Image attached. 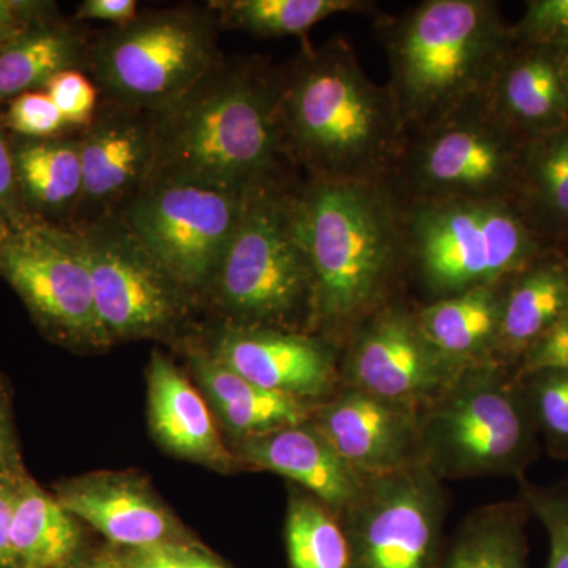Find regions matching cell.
<instances>
[{
  "label": "cell",
  "instance_id": "cell-1",
  "mask_svg": "<svg viewBox=\"0 0 568 568\" xmlns=\"http://www.w3.org/2000/svg\"><path fill=\"white\" fill-rule=\"evenodd\" d=\"M283 148L305 178L390 183L407 141L387 84H377L343 36L305 41L280 67Z\"/></svg>",
  "mask_w": 568,
  "mask_h": 568
},
{
  "label": "cell",
  "instance_id": "cell-2",
  "mask_svg": "<svg viewBox=\"0 0 568 568\" xmlns=\"http://www.w3.org/2000/svg\"><path fill=\"white\" fill-rule=\"evenodd\" d=\"M151 179H185L248 193L294 178L280 125V67L263 55L220 59L155 112Z\"/></svg>",
  "mask_w": 568,
  "mask_h": 568
},
{
  "label": "cell",
  "instance_id": "cell-3",
  "mask_svg": "<svg viewBox=\"0 0 568 568\" xmlns=\"http://www.w3.org/2000/svg\"><path fill=\"white\" fill-rule=\"evenodd\" d=\"M295 205L315 275L312 334L342 349L366 317L406 295L403 203L390 183L305 178Z\"/></svg>",
  "mask_w": 568,
  "mask_h": 568
},
{
  "label": "cell",
  "instance_id": "cell-4",
  "mask_svg": "<svg viewBox=\"0 0 568 568\" xmlns=\"http://www.w3.org/2000/svg\"><path fill=\"white\" fill-rule=\"evenodd\" d=\"M373 29L407 134L487 99L514 48L496 0H424L398 14L377 10Z\"/></svg>",
  "mask_w": 568,
  "mask_h": 568
},
{
  "label": "cell",
  "instance_id": "cell-5",
  "mask_svg": "<svg viewBox=\"0 0 568 568\" xmlns=\"http://www.w3.org/2000/svg\"><path fill=\"white\" fill-rule=\"evenodd\" d=\"M298 181L294 175L245 194L207 293L226 324L312 334L315 275L298 227Z\"/></svg>",
  "mask_w": 568,
  "mask_h": 568
},
{
  "label": "cell",
  "instance_id": "cell-6",
  "mask_svg": "<svg viewBox=\"0 0 568 568\" xmlns=\"http://www.w3.org/2000/svg\"><path fill=\"white\" fill-rule=\"evenodd\" d=\"M402 203L405 293L416 305L506 280L548 250L508 201Z\"/></svg>",
  "mask_w": 568,
  "mask_h": 568
},
{
  "label": "cell",
  "instance_id": "cell-7",
  "mask_svg": "<svg viewBox=\"0 0 568 568\" xmlns=\"http://www.w3.org/2000/svg\"><path fill=\"white\" fill-rule=\"evenodd\" d=\"M541 443L514 369L480 364L462 369L420 409V465L444 480L526 478Z\"/></svg>",
  "mask_w": 568,
  "mask_h": 568
},
{
  "label": "cell",
  "instance_id": "cell-8",
  "mask_svg": "<svg viewBox=\"0 0 568 568\" xmlns=\"http://www.w3.org/2000/svg\"><path fill=\"white\" fill-rule=\"evenodd\" d=\"M219 32L209 7L148 10L91 37L88 70L106 102L159 112L222 59Z\"/></svg>",
  "mask_w": 568,
  "mask_h": 568
},
{
  "label": "cell",
  "instance_id": "cell-9",
  "mask_svg": "<svg viewBox=\"0 0 568 568\" xmlns=\"http://www.w3.org/2000/svg\"><path fill=\"white\" fill-rule=\"evenodd\" d=\"M529 140L504 125L487 99L407 134L390 186L405 203L514 200Z\"/></svg>",
  "mask_w": 568,
  "mask_h": 568
},
{
  "label": "cell",
  "instance_id": "cell-10",
  "mask_svg": "<svg viewBox=\"0 0 568 568\" xmlns=\"http://www.w3.org/2000/svg\"><path fill=\"white\" fill-rule=\"evenodd\" d=\"M245 194L185 179H153L118 215L193 298L209 293Z\"/></svg>",
  "mask_w": 568,
  "mask_h": 568
},
{
  "label": "cell",
  "instance_id": "cell-11",
  "mask_svg": "<svg viewBox=\"0 0 568 568\" xmlns=\"http://www.w3.org/2000/svg\"><path fill=\"white\" fill-rule=\"evenodd\" d=\"M0 276L51 342L74 351L112 345L97 313L91 271L77 231L43 222L18 227L0 253Z\"/></svg>",
  "mask_w": 568,
  "mask_h": 568
},
{
  "label": "cell",
  "instance_id": "cell-12",
  "mask_svg": "<svg viewBox=\"0 0 568 568\" xmlns=\"http://www.w3.org/2000/svg\"><path fill=\"white\" fill-rule=\"evenodd\" d=\"M446 514L443 481L425 466L365 478L338 517L353 568H437Z\"/></svg>",
  "mask_w": 568,
  "mask_h": 568
},
{
  "label": "cell",
  "instance_id": "cell-13",
  "mask_svg": "<svg viewBox=\"0 0 568 568\" xmlns=\"http://www.w3.org/2000/svg\"><path fill=\"white\" fill-rule=\"evenodd\" d=\"M71 230L80 235L97 313L111 343L156 338L178 327L192 295L168 274L121 216Z\"/></svg>",
  "mask_w": 568,
  "mask_h": 568
},
{
  "label": "cell",
  "instance_id": "cell-14",
  "mask_svg": "<svg viewBox=\"0 0 568 568\" xmlns=\"http://www.w3.org/2000/svg\"><path fill=\"white\" fill-rule=\"evenodd\" d=\"M459 372L429 342L407 295L366 317L339 349L342 386L418 409L443 394Z\"/></svg>",
  "mask_w": 568,
  "mask_h": 568
},
{
  "label": "cell",
  "instance_id": "cell-15",
  "mask_svg": "<svg viewBox=\"0 0 568 568\" xmlns=\"http://www.w3.org/2000/svg\"><path fill=\"white\" fill-rule=\"evenodd\" d=\"M78 138L82 190L67 227L118 215L149 182L155 164V112L103 100Z\"/></svg>",
  "mask_w": 568,
  "mask_h": 568
},
{
  "label": "cell",
  "instance_id": "cell-16",
  "mask_svg": "<svg viewBox=\"0 0 568 568\" xmlns=\"http://www.w3.org/2000/svg\"><path fill=\"white\" fill-rule=\"evenodd\" d=\"M211 354L254 386L308 405L342 387L339 349L317 335L224 324Z\"/></svg>",
  "mask_w": 568,
  "mask_h": 568
},
{
  "label": "cell",
  "instance_id": "cell-17",
  "mask_svg": "<svg viewBox=\"0 0 568 568\" xmlns=\"http://www.w3.org/2000/svg\"><path fill=\"white\" fill-rule=\"evenodd\" d=\"M308 424L358 476H386L420 465V409L358 388L313 407Z\"/></svg>",
  "mask_w": 568,
  "mask_h": 568
},
{
  "label": "cell",
  "instance_id": "cell-18",
  "mask_svg": "<svg viewBox=\"0 0 568 568\" xmlns=\"http://www.w3.org/2000/svg\"><path fill=\"white\" fill-rule=\"evenodd\" d=\"M55 499L69 514L130 549L182 544L178 519L134 474L97 473L55 485Z\"/></svg>",
  "mask_w": 568,
  "mask_h": 568
},
{
  "label": "cell",
  "instance_id": "cell-19",
  "mask_svg": "<svg viewBox=\"0 0 568 568\" xmlns=\"http://www.w3.org/2000/svg\"><path fill=\"white\" fill-rule=\"evenodd\" d=\"M235 450L239 465L290 478L336 517L357 497L365 480L308 422L239 437Z\"/></svg>",
  "mask_w": 568,
  "mask_h": 568
},
{
  "label": "cell",
  "instance_id": "cell-20",
  "mask_svg": "<svg viewBox=\"0 0 568 568\" xmlns=\"http://www.w3.org/2000/svg\"><path fill=\"white\" fill-rule=\"evenodd\" d=\"M566 61L562 52L514 41L489 88V110L529 141L567 125Z\"/></svg>",
  "mask_w": 568,
  "mask_h": 568
},
{
  "label": "cell",
  "instance_id": "cell-21",
  "mask_svg": "<svg viewBox=\"0 0 568 568\" xmlns=\"http://www.w3.org/2000/svg\"><path fill=\"white\" fill-rule=\"evenodd\" d=\"M149 424L155 439L171 454L231 473L239 465L224 446L204 399L189 379L160 351L148 368Z\"/></svg>",
  "mask_w": 568,
  "mask_h": 568
},
{
  "label": "cell",
  "instance_id": "cell-22",
  "mask_svg": "<svg viewBox=\"0 0 568 568\" xmlns=\"http://www.w3.org/2000/svg\"><path fill=\"white\" fill-rule=\"evenodd\" d=\"M566 316L568 252L547 250L508 278L493 362L515 372L534 339Z\"/></svg>",
  "mask_w": 568,
  "mask_h": 568
},
{
  "label": "cell",
  "instance_id": "cell-23",
  "mask_svg": "<svg viewBox=\"0 0 568 568\" xmlns=\"http://www.w3.org/2000/svg\"><path fill=\"white\" fill-rule=\"evenodd\" d=\"M508 278L417 305L425 335L458 368L495 364Z\"/></svg>",
  "mask_w": 568,
  "mask_h": 568
},
{
  "label": "cell",
  "instance_id": "cell-24",
  "mask_svg": "<svg viewBox=\"0 0 568 568\" xmlns=\"http://www.w3.org/2000/svg\"><path fill=\"white\" fill-rule=\"evenodd\" d=\"M511 205L548 250L568 252V123L529 141Z\"/></svg>",
  "mask_w": 568,
  "mask_h": 568
},
{
  "label": "cell",
  "instance_id": "cell-25",
  "mask_svg": "<svg viewBox=\"0 0 568 568\" xmlns=\"http://www.w3.org/2000/svg\"><path fill=\"white\" fill-rule=\"evenodd\" d=\"M13 160L18 192L31 219L69 226L82 190L78 134L14 142Z\"/></svg>",
  "mask_w": 568,
  "mask_h": 568
},
{
  "label": "cell",
  "instance_id": "cell-26",
  "mask_svg": "<svg viewBox=\"0 0 568 568\" xmlns=\"http://www.w3.org/2000/svg\"><path fill=\"white\" fill-rule=\"evenodd\" d=\"M190 361L220 420L237 437L304 425L312 416L315 405L254 386L212 354L197 351Z\"/></svg>",
  "mask_w": 568,
  "mask_h": 568
},
{
  "label": "cell",
  "instance_id": "cell-27",
  "mask_svg": "<svg viewBox=\"0 0 568 568\" xmlns=\"http://www.w3.org/2000/svg\"><path fill=\"white\" fill-rule=\"evenodd\" d=\"M91 36L58 17L0 48V103L43 91L55 74L88 70Z\"/></svg>",
  "mask_w": 568,
  "mask_h": 568
},
{
  "label": "cell",
  "instance_id": "cell-28",
  "mask_svg": "<svg viewBox=\"0 0 568 568\" xmlns=\"http://www.w3.org/2000/svg\"><path fill=\"white\" fill-rule=\"evenodd\" d=\"M529 518L519 497L477 508L446 541L437 568H529Z\"/></svg>",
  "mask_w": 568,
  "mask_h": 568
},
{
  "label": "cell",
  "instance_id": "cell-29",
  "mask_svg": "<svg viewBox=\"0 0 568 568\" xmlns=\"http://www.w3.org/2000/svg\"><path fill=\"white\" fill-rule=\"evenodd\" d=\"M10 540L14 568H69L82 544L80 519L26 474Z\"/></svg>",
  "mask_w": 568,
  "mask_h": 568
},
{
  "label": "cell",
  "instance_id": "cell-30",
  "mask_svg": "<svg viewBox=\"0 0 568 568\" xmlns=\"http://www.w3.org/2000/svg\"><path fill=\"white\" fill-rule=\"evenodd\" d=\"M220 31H241L261 39H306L317 22L339 13L375 14L368 0H215L207 3Z\"/></svg>",
  "mask_w": 568,
  "mask_h": 568
},
{
  "label": "cell",
  "instance_id": "cell-31",
  "mask_svg": "<svg viewBox=\"0 0 568 568\" xmlns=\"http://www.w3.org/2000/svg\"><path fill=\"white\" fill-rule=\"evenodd\" d=\"M284 537L290 568H353L339 518L310 493L291 497Z\"/></svg>",
  "mask_w": 568,
  "mask_h": 568
},
{
  "label": "cell",
  "instance_id": "cell-32",
  "mask_svg": "<svg viewBox=\"0 0 568 568\" xmlns=\"http://www.w3.org/2000/svg\"><path fill=\"white\" fill-rule=\"evenodd\" d=\"M523 388L536 422L541 446L568 462V369L523 377Z\"/></svg>",
  "mask_w": 568,
  "mask_h": 568
},
{
  "label": "cell",
  "instance_id": "cell-33",
  "mask_svg": "<svg viewBox=\"0 0 568 568\" xmlns=\"http://www.w3.org/2000/svg\"><path fill=\"white\" fill-rule=\"evenodd\" d=\"M519 499L530 517L540 523L548 537L545 568H568V480L556 485H537L519 480Z\"/></svg>",
  "mask_w": 568,
  "mask_h": 568
},
{
  "label": "cell",
  "instance_id": "cell-34",
  "mask_svg": "<svg viewBox=\"0 0 568 568\" xmlns=\"http://www.w3.org/2000/svg\"><path fill=\"white\" fill-rule=\"evenodd\" d=\"M0 121L7 132L14 133L22 140H55L73 130L44 91L21 93L17 99L10 100Z\"/></svg>",
  "mask_w": 568,
  "mask_h": 568
},
{
  "label": "cell",
  "instance_id": "cell-35",
  "mask_svg": "<svg viewBox=\"0 0 568 568\" xmlns=\"http://www.w3.org/2000/svg\"><path fill=\"white\" fill-rule=\"evenodd\" d=\"M515 43L548 48L568 58V0H528L511 24Z\"/></svg>",
  "mask_w": 568,
  "mask_h": 568
},
{
  "label": "cell",
  "instance_id": "cell-36",
  "mask_svg": "<svg viewBox=\"0 0 568 568\" xmlns=\"http://www.w3.org/2000/svg\"><path fill=\"white\" fill-rule=\"evenodd\" d=\"M43 91L50 95L71 129L80 132L91 125L93 115L99 110L100 92L95 82L85 77L84 71H62L51 78Z\"/></svg>",
  "mask_w": 568,
  "mask_h": 568
},
{
  "label": "cell",
  "instance_id": "cell-37",
  "mask_svg": "<svg viewBox=\"0 0 568 568\" xmlns=\"http://www.w3.org/2000/svg\"><path fill=\"white\" fill-rule=\"evenodd\" d=\"M568 369V316L547 328L525 351L515 366V376L523 379L537 373L567 372Z\"/></svg>",
  "mask_w": 568,
  "mask_h": 568
},
{
  "label": "cell",
  "instance_id": "cell-38",
  "mask_svg": "<svg viewBox=\"0 0 568 568\" xmlns=\"http://www.w3.org/2000/svg\"><path fill=\"white\" fill-rule=\"evenodd\" d=\"M54 3L33 0H0V48L55 18Z\"/></svg>",
  "mask_w": 568,
  "mask_h": 568
},
{
  "label": "cell",
  "instance_id": "cell-39",
  "mask_svg": "<svg viewBox=\"0 0 568 568\" xmlns=\"http://www.w3.org/2000/svg\"><path fill=\"white\" fill-rule=\"evenodd\" d=\"M6 126L0 121V209L10 216L14 226L22 227L36 222L31 219L18 192L14 174L13 144L9 140Z\"/></svg>",
  "mask_w": 568,
  "mask_h": 568
},
{
  "label": "cell",
  "instance_id": "cell-40",
  "mask_svg": "<svg viewBox=\"0 0 568 568\" xmlns=\"http://www.w3.org/2000/svg\"><path fill=\"white\" fill-rule=\"evenodd\" d=\"M26 473L13 420L9 384L0 375V477Z\"/></svg>",
  "mask_w": 568,
  "mask_h": 568
},
{
  "label": "cell",
  "instance_id": "cell-41",
  "mask_svg": "<svg viewBox=\"0 0 568 568\" xmlns=\"http://www.w3.org/2000/svg\"><path fill=\"white\" fill-rule=\"evenodd\" d=\"M28 470L14 476L0 477V568H14L13 551H11V525H13L14 508L22 478Z\"/></svg>",
  "mask_w": 568,
  "mask_h": 568
},
{
  "label": "cell",
  "instance_id": "cell-42",
  "mask_svg": "<svg viewBox=\"0 0 568 568\" xmlns=\"http://www.w3.org/2000/svg\"><path fill=\"white\" fill-rule=\"evenodd\" d=\"M136 17V0H84L78 7L74 20L104 21L114 26H125Z\"/></svg>",
  "mask_w": 568,
  "mask_h": 568
},
{
  "label": "cell",
  "instance_id": "cell-43",
  "mask_svg": "<svg viewBox=\"0 0 568 568\" xmlns=\"http://www.w3.org/2000/svg\"><path fill=\"white\" fill-rule=\"evenodd\" d=\"M123 558L129 568H182L170 545L130 549Z\"/></svg>",
  "mask_w": 568,
  "mask_h": 568
},
{
  "label": "cell",
  "instance_id": "cell-44",
  "mask_svg": "<svg viewBox=\"0 0 568 568\" xmlns=\"http://www.w3.org/2000/svg\"><path fill=\"white\" fill-rule=\"evenodd\" d=\"M168 545H170L171 551H173L182 568H227L212 558L205 549L189 544V541Z\"/></svg>",
  "mask_w": 568,
  "mask_h": 568
},
{
  "label": "cell",
  "instance_id": "cell-45",
  "mask_svg": "<svg viewBox=\"0 0 568 568\" xmlns=\"http://www.w3.org/2000/svg\"><path fill=\"white\" fill-rule=\"evenodd\" d=\"M69 568H129L125 558L112 549H103L95 552L91 558L77 559Z\"/></svg>",
  "mask_w": 568,
  "mask_h": 568
},
{
  "label": "cell",
  "instance_id": "cell-46",
  "mask_svg": "<svg viewBox=\"0 0 568 568\" xmlns=\"http://www.w3.org/2000/svg\"><path fill=\"white\" fill-rule=\"evenodd\" d=\"M18 227L11 222L10 216L0 209V253L9 244L11 235L14 234Z\"/></svg>",
  "mask_w": 568,
  "mask_h": 568
},
{
  "label": "cell",
  "instance_id": "cell-47",
  "mask_svg": "<svg viewBox=\"0 0 568 568\" xmlns=\"http://www.w3.org/2000/svg\"><path fill=\"white\" fill-rule=\"evenodd\" d=\"M566 74H567V81H568V58H567V61H566Z\"/></svg>",
  "mask_w": 568,
  "mask_h": 568
}]
</instances>
